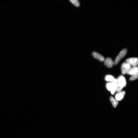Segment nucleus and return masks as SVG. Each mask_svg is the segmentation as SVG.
<instances>
[{
	"mask_svg": "<svg viewBox=\"0 0 138 138\" xmlns=\"http://www.w3.org/2000/svg\"><path fill=\"white\" fill-rule=\"evenodd\" d=\"M138 73L132 76L130 78V81H133L136 79L138 78Z\"/></svg>",
	"mask_w": 138,
	"mask_h": 138,
	"instance_id": "13",
	"label": "nucleus"
},
{
	"mask_svg": "<svg viewBox=\"0 0 138 138\" xmlns=\"http://www.w3.org/2000/svg\"><path fill=\"white\" fill-rule=\"evenodd\" d=\"M70 1L77 7H79L80 5V2L78 0H70Z\"/></svg>",
	"mask_w": 138,
	"mask_h": 138,
	"instance_id": "12",
	"label": "nucleus"
},
{
	"mask_svg": "<svg viewBox=\"0 0 138 138\" xmlns=\"http://www.w3.org/2000/svg\"><path fill=\"white\" fill-rule=\"evenodd\" d=\"M131 68V66L127 63L125 62L123 63L121 67L122 73L123 74L126 73L127 71Z\"/></svg>",
	"mask_w": 138,
	"mask_h": 138,
	"instance_id": "4",
	"label": "nucleus"
},
{
	"mask_svg": "<svg viewBox=\"0 0 138 138\" xmlns=\"http://www.w3.org/2000/svg\"><path fill=\"white\" fill-rule=\"evenodd\" d=\"M126 61L127 64L133 67H137L138 64V59L136 58H128L126 60Z\"/></svg>",
	"mask_w": 138,
	"mask_h": 138,
	"instance_id": "3",
	"label": "nucleus"
},
{
	"mask_svg": "<svg viewBox=\"0 0 138 138\" xmlns=\"http://www.w3.org/2000/svg\"><path fill=\"white\" fill-rule=\"evenodd\" d=\"M115 79L112 76L108 75L106 76L105 78L106 80L107 81L111 82Z\"/></svg>",
	"mask_w": 138,
	"mask_h": 138,
	"instance_id": "11",
	"label": "nucleus"
},
{
	"mask_svg": "<svg viewBox=\"0 0 138 138\" xmlns=\"http://www.w3.org/2000/svg\"><path fill=\"white\" fill-rule=\"evenodd\" d=\"M104 64L106 67L110 68L113 66L114 63L111 59L110 58H108L106 59Z\"/></svg>",
	"mask_w": 138,
	"mask_h": 138,
	"instance_id": "7",
	"label": "nucleus"
},
{
	"mask_svg": "<svg viewBox=\"0 0 138 138\" xmlns=\"http://www.w3.org/2000/svg\"><path fill=\"white\" fill-rule=\"evenodd\" d=\"M112 84L111 83H108L106 85V88L109 91H111L112 89Z\"/></svg>",
	"mask_w": 138,
	"mask_h": 138,
	"instance_id": "14",
	"label": "nucleus"
},
{
	"mask_svg": "<svg viewBox=\"0 0 138 138\" xmlns=\"http://www.w3.org/2000/svg\"><path fill=\"white\" fill-rule=\"evenodd\" d=\"M110 100L111 102L113 105L114 107H116L118 104V102L113 97H110Z\"/></svg>",
	"mask_w": 138,
	"mask_h": 138,
	"instance_id": "10",
	"label": "nucleus"
},
{
	"mask_svg": "<svg viewBox=\"0 0 138 138\" xmlns=\"http://www.w3.org/2000/svg\"><path fill=\"white\" fill-rule=\"evenodd\" d=\"M127 52V50L126 49H123L117 57L115 62L114 63V64L115 65L118 64L120 60L125 56Z\"/></svg>",
	"mask_w": 138,
	"mask_h": 138,
	"instance_id": "1",
	"label": "nucleus"
},
{
	"mask_svg": "<svg viewBox=\"0 0 138 138\" xmlns=\"http://www.w3.org/2000/svg\"><path fill=\"white\" fill-rule=\"evenodd\" d=\"M138 69L137 67L130 68L127 71L126 73L130 75L133 76L138 73Z\"/></svg>",
	"mask_w": 138,
	"mask_h": 138,
	"instance_id": "6",
	"label": "nucleus"
},
{
	"mask_svg": "<svg viewBox=\"0 0 138 138\" xmlns=\"http://www.w3.org/2000/svg\"><path fill=\"white\" fill-rule=\"evenodd\" d=\"M112 84V88L111 89V93L112 94L114 93L118 86V81L117 79H115L113 81L111 82Z\"/></svg>",
	"mask_w": 138,
	"mask_h": 138,
	"instance_id": "5",
	"label": "nucleus"
},
{
	"mask_svg": "<svg viewBox=\"0 0 138 138\" xmlns=\"http://www.w3.org/2000/svg\"><path fill=\"white\" fill-rule=\"evenodd\" d=\"M118 86L123 88L126 85V82L125 77L122 75L120 76L117 79Z\"/></svg>",
	"mask_w": 138,
	"mask_h": 138,
	"instance_id": "2",
	"label": "nucleus"
},
{
	"mask_svg": "<svg viewBox=\"0 0 138 138\" xmlns=\"http://www.w3.org/2000/svg\"><path fill=\"white\" fill-rule=\"evenodd\" d=\"M125 94V92L124 91L118 93L115 95L116 100L118 101H121L124 97Z\"/></svg>",
	"mask_w": 138,
	"mask_h": 138,
	"instance_id": "8",
	"label": "nucleus"
},
{
	"mask_svg": "<svg viewBox=\"0 0 138 138\" xmlns=\"http://www.w3.org/2000/svg\"><path fill=\"white\" fill-rule=\"evenodd\" d=\"M92 55L95 58L98 59L101 61L103 62L104 61V57L97 52H93Z\"/></svg>",
	"mask_w": 138,
	"mask_h": 138,
	"instance_id": "9",
	"label": "nucleus"
}]
</instances>
